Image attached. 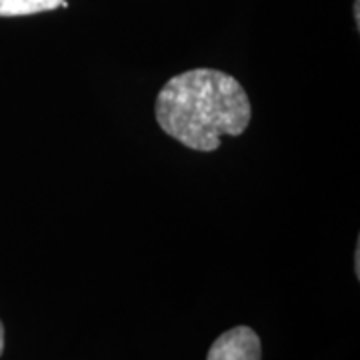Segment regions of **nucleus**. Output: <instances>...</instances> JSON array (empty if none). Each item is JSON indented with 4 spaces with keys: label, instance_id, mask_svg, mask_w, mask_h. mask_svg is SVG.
Listing matches in <instances>:
<instances>
[{
    "label": "nucleus",
    "instance_id": "1",
    "mask_svg": "<svg viewBox=\"0 0 360 360\" xmlns=\"http://www.w3.org/2000/svg\"><path fill=\"white\" fill-rule=\"evenodd\" d=\"M158 127L196 153H214L220 136H240L252 106L243 84L214 68L172 77L156 96Z\"/></svg>",
    "mask_w": 360,
    "mask_h": 360
},
{
    "label": "nucleus",
    "instance_id": "2",
    "mask_svg": "<svg viewBox=\"0 0 360 360\" xmlns=\"http://www.w3.org/2000/svg\"><path fill=\"white\" fill-rule=\"evenodd\" d=\"M262 347L258 335L248 326H234L220 335L206 354V360H260Z\"/></svg>",
    "mask_w": 360,
    "mask_h": 360
},
{
    "label": "nucleus",
    "instance_id": "3",
    "mask_svg": "<svg viewBox=\"0 0 360 360\" xmlns=\"http://www.w3.org/2000/svg\"><path fill=\"white\" fill-rule=\"evenodd\" d=\"M68 6L66 0H0V16H28Z\"/></svg>",
    "mask_w": 360,
    "mask_h": 360
},
{
    "label": "nucleus",
    "instance_id": "4",
    "mask_svg": "<svg viewBox=\"0 0 360 360\" xmlns=\"http://www.w3.org/2000/svg\"><path fill=\"white\" fill-rule=\"evenodd\" d=\"M4 352V324L0 322V356Z\"/></svg>",
    "mask_w": 360,
    "mask_h": 360
}]
</instances>
